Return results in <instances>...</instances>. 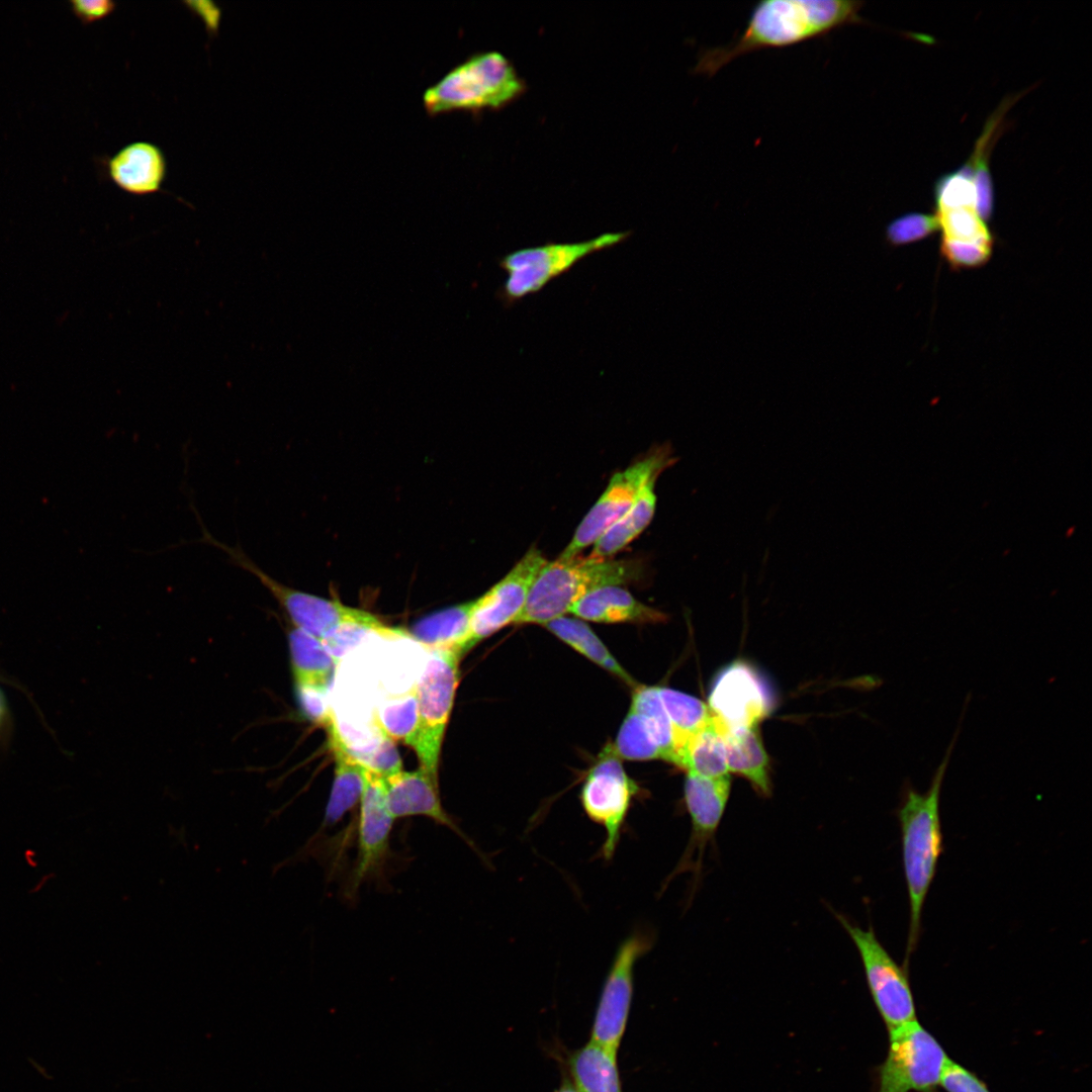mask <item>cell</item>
Instances as JSON below:
<instances>
[{
    "instance_id": "6da1fadb",
    "label": "cell",
    "mask_w": 1092,
    "mask_h": 1092,
    "mask_svg": "<svg viewBox=\"0 0 1092 1092\" xmlns=\"http://www.w3.org/2000/svg\"><path fill=\"white\" fill-rule=\"evenodd\" d=\"M856 0H764L752 8L744 29L726 46L702 51L696 74L713 77L735 59L764 49L785 48L864 22Z\"/></svg>"
},
{
    "instance_id": "7a4b0ae2",
    "label": "cell",
    "mask_w": 1092,
    "mask_h": 1092,
    "mask_svg": "<svg viewBox=\"0 0 1092 1092\" xmlns=\"http://www.w3.org/2000/svg\"><path fill=\"white\" fill-rule=\"evenodd\" d=\"M965 706L957 730L945 753L932 775L928 789L921 793L906 780L897 817L901 828L902 861L907 886L910 920L904 966L915 951L920 933L923 906L936 874L939 856L943 849L940 822V794L950 756L954 749Z\"/></svg>"
},
{
    "instance_id": "3957f363",
    "label": "cell",
    "mask_w": 1092,
    "mask_h": 1092,
    "mask_svg": "<svg viewBox=\"0 0 1092 1092\" xmlns=\"http://www.w3.org/2000/svg\"><path fill=\"white\" fill-rule=\"evenodd\" d=\"M641 573L642 565L634 559L576 556L548 561L537 575L515 624L545 625L569 613L572 606L590 592L637 581Z\"/></svg>"
},
{
    "instance_id": "277c9868",
    "label": "cell",
    "mask_w": 1092,
    "mask_h": 1092,
    "mask_svg": "<svg viewBox=\"0 0 1092 1092\" xmlns=\"http://www.w3.org/2000/svg\"><path fill=\"white\" fill-rule=\"evenodd\" d=\"M202 534L197 542L218 548L229 556L230 562L255 576L276 600L293 627L321 641L350 627L376 632L382 636H399L403 632L386 626L373 614L348 607L337 600L325 599L287 586L261 569L240 545L230 546L215 539L200 523Z\"/></svg>"
},
{
    "instance_id": "5b68a950",
    "label": "cell",
    "mask_w": 1092,
    "mask_h": 1092,
    "mask_svg": "<svg viewBox=\"0 0 1092 1092\" xmlns=\"http://www.w3.org/2000/svg\"><path fill=\"white\" fill-rule=\"evenodd\" d=\"M524 89L511 62L500 53L486 52L469 57L427 88L423 104L430 115L498 109Z\"/></svg>"
},
{
    "instance_id": "8992f818",
    "label": "cell",
    "mask_w": 1092,
    "mask_h": 1092,
    "mask_svg": "<svg viewBox=\"0 0 1092 1092\" xmlns=\"http://www.w3.org/2000/svg\"><path fill=\"white\" fill-rule=\"evenodd\" d=\"M461 655L451 649H434L414 687L419 725L412 748L421 767L438 780L441 746L459 682Z\"/></svg>"
},
{
    "instance_id": "52a82bcc",
    "label": "cell",
    "mask_w": 1092,
    "mask_h": 1092,
    "mask_svg": "<svg viewBox=\"0 0 1092 1092\" xmlns=\"http://www.w3.org/2000/svg\"><path fill=\"white\" fill-rule=\"evenodd\" d=\"M629 236L630 232L607 233L587 241L547 243L508 253L499 261L500 268L507 273L499 297L511 305L538 292L584 257L611 248Z\"/></svg>"
},
{
    "instance_id": "ba28073f",
    "label": "cell",
    "mask_w": 1092,
    "mask_h": 1092,
    "mask_svg": "<svg viewBox=\"0 0 1092 1092\" xmlns=\"http://www.w3.org/2000/svg\"><path fill=\"white\" fill-rule=\"evenodd\" d=\"M640 794V787L626 772L613 743H607L585 776L579 794L585 815L605 831L599 858L609 861L614 857L633 801Z\"/></svg>"
},
{
    "instance_id": "9c48e42d",
    "label": "cell",
    "mask_w": 1092,
    "mask_h": 1092,
    "mask_svg": "<svg viewBox=\"0 0 1092 1092\" xmlns=\"http://www.w3.org/2000/svg\"><path fill=\"white\" fill-rule=\"evenodd\" d=\"M949 1058L918 1020L889 1030L878 1092H935Z\"/></svg>"
},
{
    "instance_id": "30bf717a",
    "label": "cell",
    "mask_w": 1092,
    "mask_h": 1092,
    "mask_svg": "<svg viewBox=\"0 0 1092 1092\" xmlns=\"http://www.w3.org/2000/svg\"><path fill=\"white\" fill-rule=\"evenodd\" d=\"M836 918L859 953L871 995L888 1030L917 1020L908 968L897 964L872 926L863 929L838 913Z\"/></svg>"
},
{
    "instance_id": "8fae6325",
    "label": "cell",
    "mask_w": 1092,
    "mask_h": 1092,
    "mask_svg": "<svg viewBox=\"0 0 1092 1092\" xmlns=\"http://www.w3.org/2000/svg\"><path fill=\"white\" fill-rule=\"evenodd\" d=\"M647 928L634 929L618 946L607 975L592 1032V1041L616 1055L630 1010L634 968L653 946Z\"/></svg>"
},
{
    "instance_id": "7c38bea8",
    "label": "cell",
    "mask_w": 1092,
    "mask_h": 1092,
    "mask_svg": "<svg viewBox=\"0 0 1092 1092\" xmlns=\"http://www.w3.org/2000/svg\"><path fill=\"white\" fill-rule=\"evenodd\" d=\"M671 461L667 452L656 451L615 473L558 558H574L581 550L594 545L609 527L632 508L643 487L656 479Z\"/></svg>"
},
{
    "instance_id": "4fadbf2b",
    "label": "cell",
    "mask_w": 1092,
    "mask_h": 1092,
    "mask_svg": "<svg viewBox=\"0 0 1092 1092\" xmlns=\"http://www.w3.org/2000/svg\"><path fill=\"white\" fill-rule=\"evenodd\" d=\"M547 562L539 549H529L505 577L473 600L465 653L517 621L537 575Z\"/></svg>"
},
{
    "instance_id": "5bb4252c",
    "label": "cell",
    "mask_w": 1092,
    "mask_h": 1092,
    "mask_svg": "<svg viewBox=\"0 0 1092 1092\" xmlns=\"http://www.w3.org/2000/svg\"><path fill=\"white\" fill-rule=\"evenodd\" d=\"M725 730L759 726L775 706L765 680L749 663L736 660L715 677L708 704Z\"/></svg>"
},
{
    "instance_id": "9a60e30c",
    "label": "cell",
    "mask_w": 1092,
    "mask_h": 1092,
    "mask_svg": "<svg viewBox=\"0 0 1092 1092\" xmlns=\"http://www.w3.org/2000/svg\"><path fill=\"white\" fill-rule=\"evenodd\" d=\"M363 770L364 788L359 802L357 856L351 875V892L383 866L389 853L394 821L386 806L383 779L364 763Z\"/></svg>"
},
{
    "instance_id": "2e32d148",
    "label": "cell",
    "mask_w": 1092,
    "mask_h": 1092,
    "mask_svg": "<svg viewBox=\"0 0 1092 1092\" xmlns=\"http://www.w3.org/2000/svg\"><path fill=\"white\" fill-rule=\"evenodd\" d=\"M387 809L395 820L410 816H425L442 825L476 850L473 841L461 830L442 806L438 780L420 767L414 771L400 770L383 778Z\"/></svg>"
},
{
    "instance_id": "e0dca14e",
    "label": "cell",
    "mask_w": 1092,
    "mask_h": 1092,
    "mask_svg": "<svg viewBox=\"0 0 1092 1092\" xmlns=\"http://www.w3.org/2000/svg\"><path fill=\"white\" fill-rule=\"evenodd\" d=\"M112 182L132 195L159 192L167 175L163 151L150 142H134L120 149L106 163Z\"/></svg>"
},
{
    "instance_id": "ac0fdd59",
    "label": "cell",
    "mask_w": 1092,
    "mask_h": 1092,
    "mask_svg": "<svg viewBox=\"0 0 1092 1092\" xmlns=\"http://www.w3.org/2000/svg\"><path fill=\"white\" fill-rule=\"evenodd\" d=\"M335 761L334 780L321 829L334 826L360 802L364 788L363 763L344 740L334 714L323 726Z\"/></svg>"
},
{
    "instance_id": "d6986e66",
    "label": "cell",
    "mask_w": 1092,
    "mask_h": 1092,
    "mask_svg": "<svg viewBox=\"0 0 1092 1092\" xmlns=\"http://www.w3.org/2000/svg\"><path fill=\"white\" fill-rule=\"evenodd\" d=\"M569 613L582 621L597 623H657L665 619L660 611L636 600L619 585L597 588L577 601Z\"/></svg>"
},
{
    "instance_id": "ffe728a7",
    "label": "cell",
    "mask_w": 1092,
    "mask_h": 1092,
    "mask_svg": "<svg viewBox=\"0 0 1092 1092\" xmlns=\"http://www.w3.org/2000/svg\"><path fill=\"white\" fill-rule=\"evenodd\" d=\"M720 728L728 770L745 778L760 796L768 797L772 787L769 758L758 726L739 730H725L721 725Z\"/></svg>"
},
{
    "instance_id": "44dd1931",
    "label": "cell",
    "mask_w": 1092,
    "mask_h": 1092,
    "mask_svg": "<svg viewBox=\"0 0 1092 1092\" xmlns=\"http://www.w3.org/2000/svg\"><path fill=\"white\" fill-rule=\"evenodd\" d=\"M288 646L295 687L326 692L337 658L323 641L295 627L289 630Z\"/></svg>"
},
{
    "instance_id": "7402d4cb",
    "label": "cell",
    "mask_w": 1092,
    "mask_h": 1092,
    "mask_svg": "<svg viewBox=\"0 0 1092 1092\" xmlns=\"http://www.w3.org/2000/svg\"><path fill=\"white\" fill-rule=\"evenodd\" d=\"M472 606L469 601L430 614L412 626L411 635L431 650L451 649L463 656Z\"/></svg>"
},
{
    "instance_id": "603a6c76",
    "label": "cell",
    "mask_w": 1092,
    "mask_h": 1092,
    "mask_svg": "<svg viewBox=\"0 0 1092 1092\" xmlns=\"http://www.w3.org/2000/svg\"><path fill=\"white\" fill-rule=\"evenodd\" d=\"M1016 99L1008 98L990 116L975 145L973 154L964 164L970 169L976 190V209L983 220H989L994 211V188L989 169L990 153L1002 132L1005 112Z\"/></svg>"
},
{
    "instance_id": "cb8c5ba5",
    "label": "cell",
    "mask_w": 1092,
    "mask_h": 1092,
    "mask_svg": "<svg viewBox=\"0 0 1092 1092\" xmlns=\"http://www.w3.org/2000/svg\"><path fill=\"white\" fill-rule=\"evenodd\" d=\"M655 481L656 479L650 480L643 487L632 508L594 543L590 558L612 557L629 545L649 525L656 507Z\"/></svg>"
},
{
    "instance_id": "d4e9b609",
    "label": "cell",
    "mask_w": 1092,
    "mask_h": 1092,
    "mask_svg": "<svg viewBox=\"0 0 1092 1092\" xmlns=\"http://www.w3.org/2000/svg\"><path fill=\"white\" fill-rule=\"evenodd\" d=\"M676 765L707 778L729 775L722 730L714 716L689 737L678 754Z\"/></svg>"
},
{
    "instance_id": "484cf974",
    "label": "cell",
    "mask_w": 1092,
    "mask_h": 1092,
    "mask_svg": "<svg viewBox=\"0 0 1092 1092\" xmlns=\"http://www.w3.org/2000/svg\"><path fill=\"white\" fill-rule=\"evenodd\" d=\"M545 627L559 640L573 648L575 651L617 676L624 682L634 687L636 685L632 676L623 668L620 662L613 656L607 646L596 635L584 621L578 618L559 617L545 624Z\"/></svg>"
},
{
    "instance_id": "4316f807",
    "label": "cell",
    "mask_w": 1092,
    "mask_h": 1092,
    "mask_svg": "<svg viewBox=\"0 0 1092 1092\" xmlns=\"http://www.w3.org/2000/svg\"><path fill=\"white\" fill-rule=\"evenodd\" d=\"M570 1071L576 1092H621L616 1055L592 1040L573 1055Z\"/></svg>"
},
{
    "instance_id": "83f0119b",
    "label": "cell",
    "mask_w": 1092,
    "mask_h": 1092,
    "mask_svg": "<svg viewBox=\"0 0 1092 1092\" xmlns=\"http://www.w3.org/2000/svg\"><path fill=\"white\" fill-rule=\"evenodd\" d=\"M658 692L673 729V764L676 765L686 741L706 725L713 714L708 705L694 696L665 687L658 688Z\"/></svg>"
},
{
    "instance_id": "f1b7e54d",
    "label": "cell",
    "mask_w": 1092,
    "mask_h": 1092,
    "mask_svg": "<svg viewBox=\"0 0 1092 1092\" xmlns=\"http://www.w3.org/2000/svg\"><path fill=\"white\" fill-rule=\"evenodd\" d=\"M630 709L643 721L659 747L662 759L673 763V729L661 702L658 688L649 686L636 687L632 693Z\"/></svg>"
},
{
    "instance_id": "f546056e",
    "label": "cell",
    "mask_w": 1092,
    "mask_h": 1092,
    "mask_svg": "<svg viewBox=\"0 0 1092 1092\" xmlns=\"http://www.w3.org/2000/svg\"><path fill=\"white\" fill-rule=\"evenodd\" d=\"M374 720L392 738L413 746L419 725L415 689L389 698L374 715Z\"/></svg>"
},
{
    "instance_id": "4dcf8cb0",
    "label": "cell",
    "mask_w": 1092,
    "mask_h": 1092,
    "mask_svg": "<svg viewBox=\"0 0 1092 1092\" xmlns=\"http://www.w3.org/2000/svg\"><path fill=\"white\" fill-rule=\"evenodd\" d=\"M935 216L942 232L941 240L993 247L994 238L976 207L936 208Z\"/></svg>"
},
{
    "instance_id": "1f68e13d",
    "label": "cell",
    "mask_w": 1092,
    "mask_h": 1092,
    "mask_svg": "<svg viewBox=\"0 0 1092 1092\" xmlns=\"http://www.w3.org/2000/svg\"><path fill=\"white\" fill-rule=\"evenodd\" d=\"M618 756L623 760L662 759V754L641 718L629 710L613 743Z\"/></svg>"
},
{
    "instance_id": "d6a6232c",
    "label": "cell",
    "mask_w": 1092,
    "mask_h": 1092,
    "mask_svg": "<svg viewBox=\"0 0 1092 1092\" xmlns=\"http://www.w3.org/2000/svg\"><path fill=\"white\" fill-rule=\"evenodd\" d=\"M936 208L976 207V190L971 171L963 165L939 177L934 185Z\"/></svg>"
},
{
    "instance_id": "836d02e7",
    "label": "cell",
    "mask_w": 1092,
    "mask_h": 1092,
    "mask_svg": "<svg viewBox=\"0 0 1092 1092\" xmlns=\"http://www.w3.org/2000/svg\"><path fill=\"white\" fill-rule=\"evenodd\" d=\"M939 230L935 214L909 212L893 219L886 228V241L894 247L911 244Z\"/></svg>"
},
{
    "instance_id": "e575fe53",
    "label": "cell",
    "mask_w": 1092,
    "mask_h": 1092,
    "mask_svg": "<svg viewBox=\"0 0 1092 1092\" xmlns=\"http://www.w3.org/2000/svg\"><path fill=\"white\" fill-rule=\"evenodd\" d=\"M378 739L366 757L359 759L382 779L402 770L401 759L393 739L374 720Z\"/></svg>"
},
{
    "instance_id": "d590c367",
    "label": "cell",
    "mask_w": 1092,
    "mask_h": 1092,
    "mask_svg": "<svg viewBox=\"0 0 1092 1092\" xmlns=\"http://www.w3.org/2000/svg\"><path fill=\"white\" fill-rule=\"evenodd\" d=\"M993 247L977 243H965L941 240L940 252L953 269L977 268L985 265L991 257Z\"/></svg>"
},
{
    "instance_id": "8d00e7d4",
    "label": "cell",
    "mask_w": 1092,
    "mask_h": 1092,
    "mask_svg": "<svg viewBox=\"0 0 1092 1092\" xmlns=\"http://www.w3.org/2000/svg\"><path fill=\"white\" fill-rule=\"evenodd\" d=\"M939 1086L946 1092H990L980 1078L951 1059L943 1070Z\"/></svg>"
},
{
    "instance_id": "74e56055",
    "label": "cell",
    "mask_w": 1092,
    "mask_h": 1092,
    "mask_svg": "<svg viewBox=\"0 0 1092 1092\" xmlns=\"http://www.w3.org/2000/svg\"><path fill=\"white\" fill-rule=\"evenodd\" d=\"M70 5L74 15L83 24L101 20L116 8V3L109 0H72Z\"/></svg>"
},
{
    "instance_id": "f35d334b",
    "label": "cell",
    "mask_w": 1092,
    "mask_h": 1092,
    "mask_svg": "<svg viewBox=\"0 0 1092 1092\" xmlns=\"http://www.w3.org/2000/svg\"><path fill=\"white\" fill-rule=\"evenodd\" d=\"M184 4L205 26L209 35H216L221 20V9L212 1H186Z\"/></svg>"
},
{
    "instance_id": "ab89813d",
    "label": "cell",
    "mask_w": 1092,
    "mask_h": 1092,
    "mask_svg": "<svg viewBox=\"0 0 1092 1092\" xmlns=\"http://www.w3.org/2000/svg\"><path fill=\"white\" fill-rule=\"evenodd\" d=\"M13 731V717L4 690L0 687V746H6Z\"/></svg>"
},
{
    "instance_id": "60d3db41",
    "label": "cell",
    "mask_w": 1092,
    "mask_h": 1092,
    "mask_svg": "<svg viewBox=\"0 0 1092 1092\" xmlns=\"http://www.w3.org/2000/svg\"><path fill=\"white\" fill-rule=\"evenodd\" d=\"M557 1092H576L575 1088L570 1083H564Z\"/></svg>"
}]
</instances>
